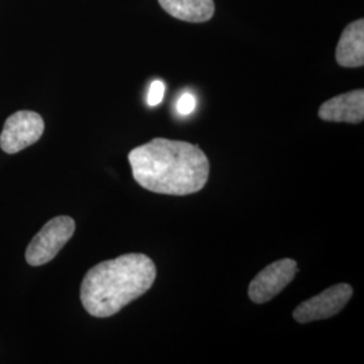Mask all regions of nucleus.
<instances>
[{
	"label": "nucleus",
	"mask_w": 364,
	"mask_h": 364,
	"mask_svg": "<svg viewBox=\"0 0 364 364\" xmlns=\"http://www.w3.org/2000/svg\"><path fill=\"white\" fill-rule=\"evenodd\" d=\"M166 13L191 23H203L215 14L213 0H158Z\"/></svg>",
	"instance_id": "obj_9"
},
{
	"label": "nucleus",
	"mask_w": 364,
	"mask_h": 364,
	"mask_svg": "<svg viewBox=\"0 0 364 364\" xmlns=\"http://www.w3.org/2000/svg\"><path fill=\"white\" fill-rule=\"evenodd\" d=\"M318 117L326 122L358 124L364 119V91L348 92L326 100L318 109Z\"/></svg>",
	"instance_id": "obj_7"
},
{
	"label": "nucleus",
	"mask_w": 364,
	"mask_h": 364,
	"mask_svg": "<svg viewBox=\"0 0 364 364\" xmlns=\"http://www.w3.org/2000/svg\"><path fill=\"white\" fill-rule=\"evenodd\" d=\"M76 231V223L69 216H57L48 221L26 248V262L30 266H42L57 257L61 248Z\"/></svg>",
	"instance_id": "obj_3"
},
{
	"label": "nucleus",
	"mask_w": 364,
	"mask_h": 364,
	"mask_svg": "<svg viewBox=\"0 0 364 364\" xmlns=\"http://www.w3.org/2000/svg\"><path fill=\"white\" fill-rule=\"evenodd\" d=\"M336 61L343 68L364 65L363 19H358L344 28L336 48Z\"/></svg>",
	"instance_id": "obj_8"
},
{
	"label": "nucleus",
	"mask_w": 364,
	"mask_h": 364,
	"mask_svg": "<svg viewBox=\"0 0 364 364\" xmlns=\"http://www.w3.org/2000/svg\"><path fill=\"white\" fill-rule=\"evenodd\" d=\"M297 272L296 260L287 258L273 262L251 281L248 287V297L255 304L269 302L294 279Z\"/></svg>",
	"instance_id": "obj_5"
},
{
	"label": "nucleus",
	"mask_w": 364,
	"mask_h": 364,
	"mask_svg": "<svg viewBox=\"0 0 364 364\" xmlns=\"http://www.w3.org/2000/svg\"><path fill=\"white\" fill-rule=\"evenodd\" d=\"M129 161L135 181L154 193L192 195L208 182V156L188 142L156 138L132 149Z\"/></svg>",
	"instance_id": "obj_1"
},
{
	"label": "nucleus",
	"mask_w": 364,
	"mask_h": 364,
	"mask_svg": "<svg viewBox=\"0 0 364 364\" xmlns=\"http://www.w3.org/2000/svg\"><path fill=\"white\" fill-rule=\"evenodd\" d=\"M45 131L42 117L33 111H18L9 117L0 134V147L7 154H16L38 142Z\"/></svg>",
	"instance_id": "obj_4"
},
{
	"label": "nucleus",
	"mask_w": 364,
	"mask_h": 364,
	"mask_svg": "<svg viewBox=\"0 0 364 364\" xmlns=\"http://www.w3.org/2000/svg\"><path fill=\"white\" fill-rule=\"evenodd\" d=\"M352 294L353 290L348 284L333 285L324 290L321 294L302 302L294 309L293 317L301 324L326 320L336 316L348 304Z\"/></svg>",
	"instance_id": "obj_6"
},
{
	"label": "nucleus",
	"mask_w": 364,
	"mask_h": 364,
	"mask_svg": "<svg viewBox=\"0 0 364 364\" xmlns=\"http://www.w3.org/2000/svg\"><path fill=\"white\" fill-rule=\"evenodd\" d=\"M165 91H166V87H165L164 81H161V80L153 81L150 85V90H149V95H147V105L150 107L161 105V102L164 100V96H165Z\"/></svg>",
	"instance_id": "obj_11"
},
{
	"label": "nucleus",
	"mask_w": 364,
	"mask_h": 364,
	"mask_svg": "<svg viewBox=\"0 0 364 364\" xmlns=\"http://www.w3.org/2000/svg\"><path fill=\"white\" fill-rule=\"evenodd\" d=\"M156 278V264L147 255L124 254L93 266L82 279L80 299L93 317H111L144 296Z\"/></svg>",
	"instance_id": "obj_2"
},
{
	"label": "nucleus",
	"mask_w": 364,
	"mask_h": 364,
	"mask_svg": "<svg viewBox=\"0 0 364 364\" xmlns=\"http://www.w3.org/2000/svg\"><path fill=\"white\" fill-rule=\"evenodd\" d=\"M196 105H197V100H196L195 95H192L191 92H185L178 97L176 108L180 115L186 117L195 111Z\"/></svg>",
	"instance_id": "obj_10"
}]
</instances>
